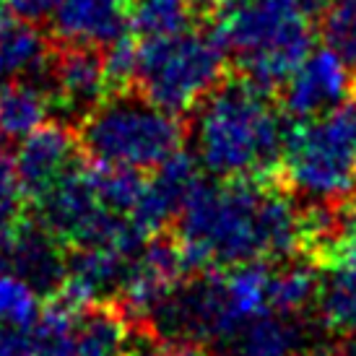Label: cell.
I'll return each mask as SVG.
<instances>
[{
  "label": "cell",
  "instance_id": "cell-1",
  "mask_svg": "<svg viewBox=\"0 0 356 356\" xmlns=\"http://www.w3.org/2000/svg\"><path fill=\"white\" fill-rule=\"evenodd\" d=\"M190 270L276 263L305 250V211L270 179L200 182L177 216Z\"/></svg>",
  "mask_w": 356,
  "mask_h": 356
},
{
  "label": "cell",
  "instance_id": "cell-2",
  "mask_svg": "<svg viewBox=\"0 0 356 356\" xmlns=\"http://www.w3.org/2000/svg\"><path fill=\"white\" fill-rule=\"evenodd\" d=\"M286 136L270 91L245 76L208 91L190 125L198 164L224 179H270L281 169Z\"/></svg>",
  "mask_w": 356,
  "mask_h": 356
},
{
  "label": "cell",
  "instance_id": "cell-3",
  "mask_svg": "<svg viewBox=\"0 0 356 356\" xmlns=\"http://www.w3.org/2000/svg\"><path fill=\"white\" fill-rule=\"evenodd\" d=\"M327 0H229L216 13L213 37L234 58L239 76L278 89L312 52L315 21Z\"/></svg>",
  "mask_w": 356,
  "mask_h": 356
},
{
  "label": "cell",
  "instance_id": "cell-4",
  "mask_svg": "<svg viewBox=\"0 0 356 356\" xmlns=\"http://www.w3.org/2000/svg\"><path fill=\"white\" fill-rule=\"evenodd\" d=\"M79 140L97 164L154 172L182 149L185 128L175 112L122 89L81 120Z\"/></svg>",
  "mask_w": 356,
  "mask_h": 356
},
{
  "label": "cell",
  "instance_id": "cell-5",
  "mask_svg": "<svg viewBox=\"0 0 356 356\" xmlns=\"http://www.w3.org/2000/svg\"><path fill=\"white\" fill-rule=\"evenodd\" d=\"M286 185L312 203L333 206L356 188V99L289 130L281 159Z\"/></svg>",
  "mask_w": 356,
  "mask_h": 356
},
{
  "label": "cell",
  "instance_id": "cell-6",
  "mask_svg": "<svg viewBox=\"0 0 356 356\" xmlns=\"http://www.w3.org/2000/svg\"><path fill=\"white\" fill-rule=\"evenodd\" d=\"M227 52L213 31H179L138 44L140 94L169 112H188L200 104L224 76Z\"/></svg>",
  "mask_w": 356,
  "mask_h": 356
},
{
  "label": "cell",
  "instance_id": "cell-7",
  "mask_svg": "<svg viewBox=\"0 0 356 356\" xmlns=\"http://www.w3.org/2000/svg\"><path fill=\"white\" fill-rule=\"evenodd\" d=\"M37 208H40L37 221L60 245L70 248L104 245L133 255L149 239V234H143L133 218L118 213L102 200L91 169H83L81 164L65 172L37 200Z\"/></svg>",
  "mask_w": 356,
  "mask_h": 356
},
{
  "label": "cell",
  "instance_id": "cell-8",
  "mask_svg": "<svg viewBox=\"0 0 356 356\" xmlns=\"http://www.w3.org/2000/svg\"><path fill=\"white\" fill-rule=\"evenodd\" d=\"M188 270V260L182 255L177 239H146L140 252L130 257L128 270L118 289V307L133 320L146 323L159 305L182 284Z\"/></svg>",
  "mask_w": 356,
  "mask_h": 356
},
{
  "label": "cell",
  "instance_id": "cell-9",
  "mask_svg": "<svg viewBox=\"0 0 356 356\" xmlns=\"http://www.w3.org/2000/svg\"><path fill=\"white\" fill-rule=\"evenodd\" d=\"M354 79L336 50L309 52L281 86V112L291 120H309L348 99Z\"/></svg>",
  "mask_w": 356,
  "mask_h": 356
},
{
  "label": "cell",
  "instance_id": "cell-10",
  "mask_svg": "<svg viewBox=\"0 0 356 356\" xmlns=\"http://www.w3.org/2000/svg\"><path fill=\"white\" fill-rule=\"evenodd\" d=\"M325 268L317 291V317L333 336L346 341V356H356V234H341L317 257Z\"/></svg>",
  "mask_w": 356,
  "mask_h": 356
},
{
  "label": "cell",
  "instance_id": "cell-11",
  "mask_svg": "<svg viewBox=\"0 0 356 356\" xmlns=\"http://www.w3.org/2000/svg\"><path fill=\"white\" fill-rule=\"evenodd\" d=\"M109 89L104 58L97 47L86 44H63V50L52 52L47 70V91L52 107L68 112L70 118L81 120L97 107Z\"/></svg>",
  "mask_w": 356,
  "mask_h": 356
},
{
  "label": "cell",
  "instance_id": "cell-12",
  "mask_svg": "<svg viewBox=\"0 0 356 356\" xmlns=\"http://www.w3.org/2000/svg\"><path fill=\"white\" fill-rule=\"evenodd\" d=\"M79 133L65 122H44L21 138L13 164L24 198L37 203L65 172L79 164Z\"/></svg>",
  "mask_w": 356,
  "mask_h": 356
},
{
  "label": "cell",
  "instance_id": "cell-13",
  "mask_svg": "<svg viewBox=\"0 0 356 356\" xmlns=\"http://www.w3.org/2000/svg\"><path fill=\"white\" fill-rule=\"evenodd\" d=\"M200 182L203 179L198 172V159L185 151H177L164 164H159L151 177H146L143 195H140V203L133 216L136 224L149 237L156 234L167 221L179 216V211L200 188Z\"/></svg>",
  "mask_w": 356,
  "mask_h": 356
},
{
  "label": "cell",
  "instance_id": "cell-14",
  "mask_svg": "<svg viewBox=\"0 0 356 356\" xmlns=\"http://www.w3.org/2000/svg\"><path fill=\"white\" fill-rule=\"evenodd\" d=\"M133 255L104 245L73 248V255L65 260V278L55 294L73 307L99 305L109 291L120 289Z\"/></svg>",
  "mask_w": 356,
  "mask_h": 356
},
{
  "label": "cell",
  "instance_id": "cell-15",
  "mask_svg": "<svg viewBox=\"0 0 356 356\" xmlns=\"http://www.w3.org/2000/svg\"><path fill=\"white\" fill-rule=\"evenodd\" d=\"M52 26L65 44L107 47L128 34L130 0H60Z\"/></svg>",
  "mask_w": 356,
  "mask_h": 356
},
{
  "label": "cell",
  "instance_id": "cell-16",
  "mask_svg": "<svg viewBox=\"0 0 356 356\" xmlns=\"http://www.w3.org/2000/svg\"><path fill=\"white\" fill-rule=\"evenodd\" d=\"M65 260L63 245L40 221L21 218L10 245L8 273L29 281L40 294H55L65 278Z\"/></svg>",
  "mask_w": 356,
  "mask_h": 356
},
{
  "label": "cell",
  "instance_id": "cell-17",
  "mask_svg": "<svg viewBox=\"0 0 356 356\" xmlns=\"http://www.w3.org/2000/svg\"><path fill=\"white\" fill-rule=\"evenodd\" d=\"M130 317L120 307L89 305L79 309L73 356H130Z\"/></svg>",
  "mask_w": 356,
  "mask_h": 356
},
{
  "label": "cell",
  "instance_id": "cell-18",
  "mask_svg": "<svg viewBox=\"0 0 356 356\" xmlns=\"http://www.w3.org/2000/svg\"><path fill=\"white\" fill-rule=\"evenodd\" d=\"M305 343V327L297 315L268 309L232 338L237 356H299Z\"/></svg>",
  "mask_w": 356,
  "mask_h": 356
},
{
  "label": "cell",
  "instance_id": "cell-19",
  "mask_svg": "<svg viewBox=\"0 0 356 356\" xmlns=\"http://www.w3.org/2000/svg\"><path fill=\"white\" fill-rule=\"evenodd\" d=\"M52 109L50 91L29 79H10L0 86V133L8 140L26 138L47 122Z\"/></svg>",
  "mask_w": 356,
  "mask_h": 356
},
{
  "label": "cell",
  "instance_id": "cell-20",
  "mask_svg": "<svg viewBox=\"0 0 356 356\" xmlns=\"http://www.w3.org/2000/svg\"><path fill=\"white\" fill-rule=\"evenodd\" d=\"M320 291L317 260H291L270 270V309L284 315H299L312 305Z\"/></svg>",
  "mask_w": 356,
  "mask_h": 356
},
{
  "label": "cell",
  "instance_id": "cell-21",
  "mask_svg": "<svg viewBox=\"0 0 356 356\" xmlns=\"http://www.w3.org/2000/svg\"><path fill=\"white\" fill-rule=\"evenodd\" d=\"M195 0H130V26L143 40L190 29Z\"/></svg>",
  "mask_w": 356,
  "mask_h": 356
},
{
  "label": "cell",
  "instance_id": "cell-22",
  "mask_svg": "<svg viewBox=\"0 0 356 356\" xmlns=\"http://www.w3.org/2000/svg\"><path fill=\"white\" fill-rule=\"evenodd\" d=\"M42 312L40 291L13 273H0V323L31 327Z\"/></svg>",
  "mask_w": 356,
  "mask_h": 356
},
{
  "label": "cell",
  "instance_id": "cell-23",
  "mask_svg": "<svg viewBox=\"0 0 356 356\" xmlns=\"http://www.w3.org/2000/svg\"><path fill=\"white\" fill-rule=\"evenodd\" d=\"M320 19L327 47L356 65V0H327Z\"/></svg>",
  "mask_w": 356,
  "mask_h": 356
},
{
  "label": "cell",
  "instance_id": "cell-24",
  "mask_svg": "<svg viewBox=\"0 0 356 356\" xmlns=\"http://www.w3.org/2000/svg\"><path fill=\"white\" fill-rule=\"evenodd\" d=\"M104 58V70H107L109 86L115 91L130 89V83L138 76V44L122 34L120 40L109 42Z\"/></svg>",
  "mask_w": 356,
  "mask_h": 356
},
{
  "label": "cell",
  "instance_id": "cell-25",
  "mask_svg": "<svg viewBox=\"0 0 356 356\" xmlns=\"http://www.w3.org/2000/svg\"><path fill=\"white\" fill-rule=\"evenodd\" d=\"M31 348L29 327H13L0 323V356H29Z\"/></svg>",
  "mask_w": 356,
  "mask_h": 356
},
{
  "label": "cell",
  "instance_id": "cell-26",
  "mask_svg": "<svg viewBox=\"0 0 356 356\" xmlns=\"http://www.w3.org/2000/svg\"><path fill=\"white\" fill-rule=\"evenodd\" d=\"M10 8L16 10L19 16L29 21H40L47 19L55 13V8L60 6V0H6Z\"/></svg>",
  "mask_w": 356,
  "mask_h": 356
},
{
  "label": "cell",
  "instance_id": "cell-27",
  "mask_svg": "<svg viewBox=\"0 0 356 356\" xmlns=\"http://www.w3.org/2000/svg\"><path fill=\"white\" fill-rule=\"evenodd\" d=\"M136 356H206V351H203V346H195V343L164 341V343H156V346L138 348Z\"/></svg>",
  "mask_w": 356,
  "mask_h": 356
},
{
  "label": "cell",
  "instance_id": "cell-28",
  "mask_svg": "<svg viewBox=\"0 0 356 356\" xmlns=\"http://www.w3.org/2000/svg\"><path fill=\"white\" fill-rule=\"evenodd\" d=\"M299 356H346V354H338L333 348H312V351H305V354Z\"/></svg>",
  "mask_w": 356,
  "mask_h": 356
},
{
  "label": "cell",
  "instance_id": "cell-29",
  "mask_svg": "<svg viewBox=\"0 0 356 356\" xmlns=\"http://www.w3.org/2000/svg\"><path fill=\"white\" fill-rule=\"evenodd\" d=\"M224 3H229V0H195V6H198V8H221V6H224Z\"/></svg>",
  "mask_w": 356,
  "mask_h": 356
},
{
  "label": "cell",
  "instance_id": "cell-30",
  "mask_svg": "<svg viewBox=\"0 0 356 356\" xmlns=\"http://www.w3.org/2000/svg\"><path fill=\"white\" fill-rule=\"evenodd\" d=\"M354 221H356V200H354Z\"/></svg>",
  "mask_w": 356,
  "mask_h": 356
},
{
  "label": "cell",
  "instance_id": "cell-31",
  "mask_svg": "<svg viewBox=\"0 0 356 356\" xmlns=\"http://www.w3.org/2000/svg\"><path fill=\"white\" fill-rule=\"evenodd\" d=\"M354 91H356V79H354Z\"/></svg>",
  "mask_w": 356,
  "mask_h": 356
},
{
  "label": "cell",
  "instance_id": "cell-32",
  "mask_svg": "<svg viewBox=\"0 0 356 356\" xmlns=\"http://www.w3.org/2000/svg\"><path fill=\"white\" fill-rule=\"evenodd\" d=\"M29 356H37V354H29Z\"/></svg>",
  "mask_w": 356,
  "mask_h": 356
}]
</instances>
